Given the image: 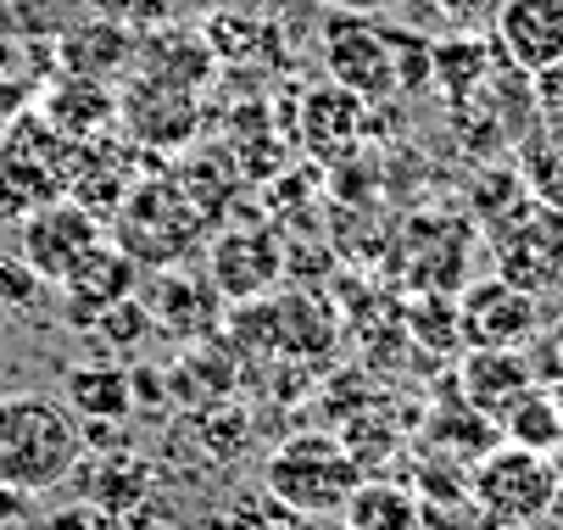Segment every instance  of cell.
<instances>
[{"label": "cell", "instance_id": "obj_1", "mask_svg": "<svg viewBox=\"0 0 563 530\" xmlns=\"http://www.w3.org/2000/svg\"><path fill=\"white\" fill-rule=\"evenodd\" d=\"M85 470V430L73 408L51 391H7L0 397V486L12 492H56Z\"/></svg>", "mask_w": 563, "mask_h": 530}, {"label": "cell", "instance_id": "obj_2", "mask_svg": "<svg viewBox=\"0 0 563 530\" xmlns=\"http://www.w3.org/2000/svg\"><path fill=\"white\" fill-rule=\"evenodd\" d=\"M363 464L346 435L330 430H296L285 435L268 459H263V486L301 519H324V514H346L352 492L363 486Z\"/></svg>", "mask_w": 563, "mask_h": 530}, {"label": "cell", "instance_id": "obj_3", "mask_svg": "<svg viewBox=\"0 0 563 530\" xmlns=\"http://www.w3.org/2000/svg\"><path fill=\"white\" fill-rule=\"evenodd\" d=\"M118 246L140 268H179L201 241H207V212L185 196L179 179H134L129 201L112 218Z\"/></svg>", "mask_w": 563, "mask_h": 530}, {"label": "cell", "instance_id": "obj_4", "mask_svg": "<svg viewBox=\"0 0 563 530\" xmlns=\"http://www.w3.org/2000/svg\"><path fill=\"white\" fill-rule=\"evenodd\" d=\"M468 486H474V503L492 514L497 530L541 525L552 514V497H558V464H552V452L497 441L486 459H474Z\"/></svg>", "mask_w": 563, "mask_h": 530}, {"label": "cell", "instance_id": "obj_5", "mask_svg": "<svg viewBox=\"0 0 563 530\" xmlns=\"http://www.w3.org/2000/svg\"><path fill=\"white\" fill-rule=\"evenodd\" d=\"M85 145L67 140L40 107H23L7 129H0V174H7L34 207L62 201L78 179Z\"/></svg>", "mask_w": 563, "mask_h": 530}, {"label": "cell", "instance_id": "obj_6", "mask_svg": "<svg viewBox=\"0 0 563 530\" xmlns=\"http://www.w3.org/2000/svg\"><path fill=\"white\" fill-rule=\"evenodd\" d=\"M101 241H107V235H101V218L85 212L73 196L45 201V207H34V212L18 223V257H23L45 285H62Z\"/></svg>", "mask_w": 563, "mask_h": 530}, {"label": "cell", "instance_id": "obj_7", "mask_svg": "<svg viewBox=\"0 0 563 530\" xmlns=\"http://www.w3.org/2000/svg\"><path fill=\"white\" fill-rule=\"evenodd\" d=\"M324 67L341 90H352L363 101L396 96L390 40H385V23H374L368 12H330L324 18Z\"/></svg>", "mask_w": 563, "mask_h": 530}, {"label": "cell", "instance_id": "obj_8", "mask_svg": "<svg viewBox=\"0 0 563 530\" xmlns=\"http://www.w3.org/2000/svg\"><path fill=\"white\" fill-rule=\"evenodd\" d=\"M118 123L134 134V145H190L201 112H196L190 85L140 67V79L118 96Z\"/></svg>", "mask_w": 563, "mask_h": 530}, {"label": "cell", "instance_id": "obj_9", "mask_svg": "<svg viewBox=\"0 0 563 530\" xmlns=\"http://www.w3.org/2000/svg\"><path fill=\"white\" fill-rule=\"evenodd\" d=\"M207 274L223 301H257L285 274V246L274 230H223L207 246Z\"/></svg>", "mask_w": 563, "mask_h": 530}, {"label": "cell", "instance_id": "obj_10", "mask_svg": "<svg viewBox=\"0 0 563 530\" xmlns=\"http://www.w3.org/2000/svg\"><path fill=\"white\" fill-rule=\"evenodd\" d=\"M457 335L468 346L514 352L525 335H536V290H525L514 279H479V285H468L463 308H457Z\"/></svg>", "mask_w": 563, "mask_h": 530}, {"label": "cell", "instance_id": "obj_11", "mask_svg": "<svg viewBox=\"0 0 563 530\" xmlns=\"http://www.w3.org/2000/svg\"><path fill=\"white\" fill-rule=\"evenodd\" d=\"M56 290H62L67 324H73V330H96V319H101L107 308H118V301L140 296V263H134L118 241H101Z\"/></svg>", "mask_w": 563, "mask_h": 530}, {"label": "cell", "instance_id": "obj_12", "mask_svg": "<svg viewBox=\"0 0 563 530\" xmlns=\"http://www.w3.org/2000/svg\"><path fill=\"white\" fill-rule=\"evenodd\" d=\"M497 51L519 73H547L563 62V0H503Z\"/></svg>", "mask_w": 563, "mask_h": 530}, {"label": "cell", "instance_id": "obj_13", "mask_svg": "<svg viewBox=\"0 0 563 530\" xmlns=\"http://www.w3.org/2000/svg\"><path fill=\"white\" fill-rule=\"evenodd\" d=\"M151 497H156V464L140 459V452H107V459L85 475V503L96 514H107L112 525H140L151 514Z\"/></svg>", "mask_w": 563, "mask_h": 530}, {"label": "cell", "instance_id": "obj_14", "mask_svg": "<svg viewBox=\"0 0 563 530\" xmlns=\"http://www.w3.org/2000/svg\"><path fill=\"white\" fill-rule=\"evenodd\" d=\"M67 140L90 145V140H107V129L118 123V96L112 85L101 79H78V73H62V79L40 85V101H34Z\"/></svg>", "mask_w": 563, "mask_h": 530}, {"label": "cell", "instance_id": "obj_15", "mask_svg": "<svg viewBox=\"0 0 563 530\" xmlns=\"http://www.w3.org/2000/svg\"><path fill=\"white\" fill-rule=\"evenodd\" d=\"M62 402L78 424H118L134 413V380L118 357H90L62 374Z\"/></svg>", "mask_w": 563, "mask_h": 530}, {"label": "cell", "instance_id": "obj_16", "mask_svg": "<svg viewBox=\"0 0 563 530\" xmlns=\"http://www.w3.org/2000/svg\"><path fill=\"white\" fill-rule=\"evenodd\" d=\"M134 51H140V40H134L129 29H118V23H78V29H67V34L56 40L62 73L101 79V85H112L123 67H134Z\"/></svg>", "mask_w": 563, "mask_h": 530}, {"label": "cell", "instance_id": "obj_17", "mask_svg": "<svg viewBox=\"0 0 563 530\" xmlns=\"http://www.w3.org/2000/svg\"><path fill=\"white\" fill-rule=\"evenodd\" d=\"M463 386H468V402H474L479 413L503 419V413H508V402H514L519 391H530L536 380H530V368H525L519 346H514V352L474 346V352H468V363H463Z\"/></svg>", "mask_w": 563, "mask_h": 530}, {"label": "cell", "instance_id": "obj_18", "mask_svg": "<svg viewBox=\"0 0 563 530\" xmlns=\"http://www.w3.org/2000/svg\"><path fill=\"white\" fill-rule=\"evenodd\" d=\"M363 96H352V90H341V85H330V90H312L307 96V107H301V140L312 145V151H330L341 145H352L357 140V129H363Z\"/></svg>", "mask_w": 563, "mask_h": 530}, {"label": "cell", "instance_id": "obj_19", "mask_svg": "<svg viewBox=\"0 0 563 530\" xmlns=\"http://www.w3.org/2000/svg\"><path fill=\"white\" fill-rule=\"evenodd\" d=\"M140 301L151 308V324L163 330V335L190 341V335L207 330V285L190 279V274H163Z\"/></svg>", "mask_w": 563, "mask_h": 530}, {"label": "cell", "instance_id": "obj_20", "mask_svg": "<svg viewBox=\"0 0 563 530\" xmlns=\"http://www.w3.org/2000/svg\"><path fill=\"white\" fill-rule=\"evenodd\" d=\"M346 530H424L419 497L385 486V481H363L346 503Z\"/></svg>", "mask_w": 563, "mask_h": 530}, {"label": "cell", "instance_id": "obj_21", "mask_svg": "<svg viewBox=\"0 0 563 530\" xmlns=\"http://www.w3.org/2000/svg\"><path fill=\"white\" fill-rule=\"evenodd\" d=\"M497 424H503V435H508L514 446H530V452H558V446H563V408H558V397L541 391V386L519 391Z\"/></svg>", "mask_w": 563, "mask_h": 530}, {"label": "cell", "instance_id": "obj_22", "mask_svg": "<svg viewBox=\"0 0 563 530\" xmlns=\"http://www.w3.org/2000/svg\"><path fill=\"white\" fill-rule=\"evenodd\" d=\"M179 430L196 435V446H201L207 464H234L240 452L252 446V419L240 413L234 402H207V408H196Z\"/></svg>", "mask_w": 563, "mask_h": 530}, {"label": "cell", "instance_id": "obj_23", "mask_svg": "<svg viewBox=\"0 0 563 530\" xmlns=\"http://www.w3.org/2000/svg\"><path fill=\"white\" fill-rule=\"evenodd\" d=\"M390 62H396V96H419L435 85V45L413 29H385Z\"/></svg>", "mask_w": 563, "mask_h": 530}, {"label": "cell", "instance_id": "obj_24", "mask_svg": "<svg viewBox=\"0 0 563 530\" xmlns=\"http://www.w3.org/2000/svg\"><path fill=\"white\" fill-rule=\"evenodd\" d=\"M151 335H156V324H151V308H145L140 296L118 301V308H107V313L96 319V341H101L107 352H118V357L140 352V346H145Z\"/></svg>", "mask_w": 563, "mask_h": 530}, {"label": "cell", "instance_id": "obj_25", "mask_svg": "<svg viewBox=\"0 0 563 530\" xmlns=\"http://www.w3.org/2000/svg\"><path fill=\"white\" fill-rule=\"evenodd\" d=\"M479 79H486V45L479 40H446V45H435V85H446L452 90V101H463Z\"/></svg>", "mask_w": 563, "mask_h": 530}, {"label": "cell", "instance_id": "obj_26", "mask_svg": "<svg viewBox=\"0 0 563 530\" xmlns=\"http://www.w3.org/2000/svg\"><path fill=\"white\" fill-rule=\"evenodd\" d=\"M45 279L23 263V257H0V330L7 324H18V319H29L40 301H45Z\"/></svg>", "mask_w": 563, "mask_h": 530}, {"label": "cell", "instance_id": "obj_27", "mask_svg": "<svg viewBox=\"0 0 563 530\" xmlns=\"http://www.w3.org/2000/svg\"><path fill=\"white\" fill-rule=\"evenodd\" d=\"M530 185L541 190V201L547 207H563V134H552V140H541L536 151H530Z\"/></svg>", "mask_w": 563, "mask_h": 530}, {"label": "cell", "instance_id": "obj_28", "mask_svg": "<svg viewBox=\"0 0 563 530\" xmlns=\"http://www.w3.org/2000/svg\"><path fill=\"white\" fill-rule=\"evenodd\" d=\"M45 530H123V525H112V519L96 514L90 503H73V508H56V514L45 519Z\"/></svg>", "mask_w": 563, "mask_h": 530}, {"label": "cell", "instance_id": "obj_29", "mask_svg": "<svg viewBox=\"0 0 563 530\" xmlns=\"http://www.w3.org/2000/svg\"><path fill=\"white\" fill-rule=\"evenodd\" d=\"M129 380H134V408H163L168 402V374H151V368H129Z\"/></svg>", "mask_w": 563, "mask_h": 530}, {"label": "cell", "instance_id": "obj_30", "mask_svg": "<svg viewBox=\"0 0 563 530\" xmlns=\"http://www.w3.org/2000/svg\"><path fill=\"white\" fill-rule=\"evenodd\" d=\"M29 212H34V201H29L7 174H0V230H18V223H23Z\"/></svg>", "mask_w": 563, "mask_h": 530}, {"label": "cell", "instance_id": "obj_31", "mask_svg": "<svg viewBox=\"0 0 563 530\" xmlns=\"http://www.w3.org/2000/svg\"><path fill=\"white\" fill-rule=\"evenodd\" d=\"M446 18L457 29H468V18H479V0H446Z\"/></svg>", "mask_w": 563, "mask_h": 530}, {"label": "cell", "instance_id": "obj_32", "mask_svg": "<svg viewBox=\"0 0 563 530\" xmlns=\"http://www.w3.org/2000/svg\"><path fill=\"white\" fill-rule=\"evenodd\" d=\"M552 464H558V497H552V514H558V525H563V452H558Z\"/></svg>", "mask_w": 563, "mask_h": 530}, {"label": "cell", "instance_id": "obj_33", "mask_svg": "<svg viewBox=\"0 0 563 530\" xmlns=\"http://www.w3.org/2000/svg\"><path fill=\"white\" fill-rule=\"evenodd\" d=\"M346 12H374V7H396V0H341Z\"/></svg>", "mask_w": 563, "mask_h": 530}, {"label": "cell", "instance_id": "obj_34", "mask_svg": "<svg viewBox=\"0 0 563 530\" xmlns=\"http://www.w3.org/2000/svg\"><path fill=\"white\" fill-rule=\"evenodd\" d=\"M168 7H179V12H207V0H168Z\"/></svg>", "mask_w": 563, "mask_h": 530}, {"label": "cell", "instance_id": "obj_35", "mask_svg": "<svg viewBox=\"0 0 563 530\" xmlns=\"http://www.w3.org/2000/svg\"><path fill=\"white\" fill-rule=\"evenodd\" d=\"M234 7H257V0H234Z\"/></svg>", "mask_w": 563, "mask_h": 530}, {"label": "cell", "instance_id": "obj_36", "mask_svg": "<svg viewBox=\"0 0 563 530\" xmlns=\"http://www.w3.org/2000/svg\"><path fill=\"white\" fill-rule=\"evenodd\" d=\"M558 530H563V525H558Z\"/></svg>", "mask_w": 563, "mask_h": 530}]
</instances>
